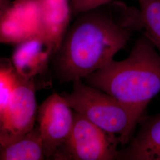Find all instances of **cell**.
I'll return each mask as SVG.
<instances>
[{"mask_svg": "<svg viewBox=\"0 0 160 160\" xmlns=\"http://www.w3.org/2000/svg\"><path fill=\"white\" fill-rule=\"evenodd\" d=\"M45 158L39 127L1 145V160H40Z\"/></svg>", "mask_w": 160, "mask_h": 160, "instance_id": "cell-11", "label": "cell"}, {"mask_svg": "<svg viewBox=\"0 0 160 160\" xmlns=\"http://www.w3.org/2000/svg\"><path fill=\"white\" fill-rule=\"evenodd\" d=\"M84 79L123 103L147 106L160 92V52L142 35L126 59H113Z\"/></svg>", "mask_w": 160, "mask_h": 160, "instance_id": "cell-2", "label": "cell"}, {"mask_svg": "<svg viewBox=\"0 0 160 160\" xmlns=\"http://www.w3.org/2000/svg\"><path fill=\"white\" fill-rule=\"evenodd\" d=\"M55 53V65L63 81L82 79L103 68L140 31L139 10L119 1L77 16Z\"/></svg>", "mask_w": 160, "mask_h": 160, "instance_id": "cell-1", "label": "cell"}, {"mask_svg": "<svg viewBox=\"0 0 160 160\" xmlns=\"http://www.w3.org/2000/svg\"><path fill=\"white\" fill-rule=\"evenodd\" d=\"M40 1L43 35L53 43L56 53L61 47L72 16L71 0Z\"/></svg>", "mask_w": 160, "mask_h": 160, "instance_id": "cell-10", "label": "cell"}, {"mask_svg": "<svg viewBox=\"0 0 160 160\" xmlns=\"http://www.w3.org/2000/svg\"><path fill=\"white\" fill-rule=\"evenodd\" d=\"M141 30L160 53V0H138Z\"/></svg>", "mask_w": 160, "mask_h": 160, "instance_id": "cell-12", "label": "cell"}, {"mask_svg": "<svg viewBox=\"0 0 160 160\" xmlns=\"http://www.w3.org/2000/svg\"><path fill=\"white\" fill-rule=\"evenodd\" d=\"M18 80L19 76L12 61L2 58L0 68V114L5 110Z\"/></svg>", "mask_w": 160, "mask_h": 160, "instance_id": "cell-13", "label": "cell"}, {"mask_svg": "<svg viewBox=\"0 0 160 160\" xmlns=\"http://www.w3.org/2000/svg\"><path fill=\"white\" fill-rule=\"evenodd\" d=\"M139 128L116 160H160V113L142 116Z\"/></svg>", "mask_w": 160, "mask_h": 160, "instance_id": "cell-9", "label": "cell"}, {"mask_svg": "<svg viewBox=\"0 0 160 160\" xmlns=\"http://www.w3.org/2000/svg\"><path fill=\"white\" fill-rule=\"evenodd\" d=\"M113 0H71L72 16L106 5Z\"/></svg>", "mask_w": 160, "mask_h": 160, "instance_id": "cell-14", "label": "cell"}, {"mask_svg": "<svg viewBox=\"0 0 160 160\" xmlns=\"http://www.w3.org/2000/svg\"><path fill=\"white\" fill-rule=\"evenodd\" d=\"M35 93L34 78L27 80L19 77L5 110L0 114L1 145L34 128L37 107Z\"/></svg>", "mask_w": 160, "mask_h": 160, "instance_id": "cell-5", "label": "cell"}, {"mask_svg": "<svg viewBox=\"0 0 160 160\" xmlns=\"http://www.w3.org/2000/svg\"><path fill=\"white\" fill-rule=\"evenodd\" d=\"M55 53L53 43L39 34L16 45L11 61L18 76L29 80L46 72L50 58Z\"/></svg>", "mask_w": 160, "mask_h": 160, "instance_id": "cell-8", "label": "cell"}, {"mask_svg": "<svg viewBox=\"0 0 160 160\" xmlns=\"http://www.w3.org/2000/svg\"><path fill=\"white\" fill-rule=\"evenodd\" d=\"M62 96L53 93L39 108V128L46 158H52L69 137L74 124V113Z\"/></svg>", "mask_w": 160, "mask_h": 160, "instance_id": "cell-6", "label": "cell"}, {"mask_svg": "<svg viewBox=\"0 0 160 160\" xmlns=\"http://www.w3.org/2000/svg\"><path fill=\"white\" fill-rule=\"evenodd\" d=\"M61 95L75 112L117 138L122 145L131 139L147 108L123 103L82 79L73 81L71 92Z\"/></svg>", "mask_w": 160, "mask_h": 160, "instance_id": "cell-3", "label": "cell"}, {"mask_svg": "<svg viewBox=\"0 0 160 160\" xmlns=\"http://www.w3.org/2000/svg\"><path fill=\"white\" fill-rule=\"evenodd\" d=\"M12 0H1L0 1V12H4L7 7L10 4Z\"/></svg>", "mask_w": 160, "mask_h": 160, "instance_id": "cell-15", "label": "cell"}, {"mask_svg": "<svg viewBox=\"0 0 160 160\" xmlns=\"http://www.w3.org/2000/svg\"><path fill=\"white\" fill-rule=\"evenodd\" d=\"M74 124L66 141L58 149L53 159L112 160L117 159L120 144L111 135L79 113H74Z\"/></svg>", "mask_w": 160, "mask_h": 160, "instance_id": "cell-4", "label": "cell"}, {"mask_svg": "<svg viewBox=\"0 0 160 160\" xmlns=\"http://www.w3.org/2000/svg\"><path fill=\"white\" fill-rule=\"evenodd\" d=\"M0 39L5 44L18 43L43 34L40 0H12L0 12Z\"/></svg>", "mask_w": 160, "mask_h": 160, "instance_id": "cell-7", "label": "cell"}]
</instances>
